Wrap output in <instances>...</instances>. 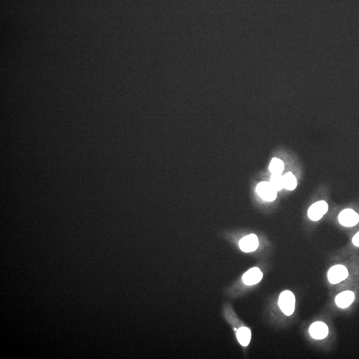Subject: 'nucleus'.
<instances>
[{
  "label": "nucleus",
  "instance_id": "nucleus-1",
  "mask_svg": "<svg viewBox=\"0 0 359 359\" xmlns=\"http://www.w3.org/2000/svg\"><path fill=\"white\" fill-rule=\"evenodd\" d=\"M278 304L281 311L287 316H290L294 313L296 307V297L291 291H283L279 295Z\"/></svg>",
  "mask_w": 359,
  "mask_h": 359
},
{
  "label": "nucleus",
  "instance_id": "nucleus-2",
  "mask_svg": "<svg viewBox=\"0 0 359 359\" xmlns=\"http://www.w3.org/2000/svg\"><path fill=\"white\" fill-rule=\"evenodd\" d=\"M259 196L267 202H273L277 198V191L270 182H262L256 188Z\"/></svg>",
  "mask_w": 359,
  "mask_h": 359
},
{
  "label": "nucleus",
  "instance_id": "nucleus-3",
  "mask_svg": "<svg viewBox=\"0 0 359 359\" xmlns=\"http://www.w3.org/2000/svg\"><path fill=\"white\" fill-rule=\"evenodd\" d=\"M349 276L347 268L343 265H336L329 270L328 277L332 284H337L345 280Z\"/></svg>",
  "mask_w": 359,
  "mask_h": 359
},
{
  "label": "nucleus",
  "instance_id": "nucleus-4",
  "mask_svg": "<svg viewBox=\"0 0 359 359\" xmlns=\"http://www.w3.org/2000/svg\"><path fill=\"white\" fill-rule=\"evenodd\" d=\"M329 206L325 201L321 200L312 205L308 210V217L314 221H319L328 212Z\"/></svg>",
  "mask_w": 359,
  "mask_h": 359
},
{
  "label": "nucleus",
  "instance_id": "nucleus-5",
  "mask_svg": "<svg viewBox=\"0 0 359 359\" xmlns=\"http://www.w3.org/2000/svg\"><path fill=\"white\" fill-rule=\"evenodd\" d=\"M339 221L345 227H353L359 221V215L351 209H345L339 214Z\"/></svg>",
  "mask_w": 359,
  "mask_h": 359
},
{
  "label": "nucleus",
  "instance_id": "nucleus-6",
  "mask_svg": "<svg viewBox=\"0 0 359 359\" xmlns=\"http://www.w3.org/2000/svg\"><path fill=\"white\" fill-rule=\"evenodd\" d=\"M309 331L310 335L314 339L322 340L328 336L330 330H329L328 325L325 323L317 321L310 326Z\"/></svg>",
  "mask_w": 359,
  "mask_h": 359
},
{
  "label": "nucleus",
  "instance_id": "nucleus-7",
  "mask_svg": "<svg viewBox=\"0 0 359 359\" xmlns=\"http://www.w3.org/2000/svg\"><path fill=\"white\" fill-rule=\"evenodd\" d=\"M240 249L244 252H252L257 249L259 246V240L256 235L249 234L244 237L239 242Z\"/></svg>",
  "mask_w": 359,
  "mask_h": 359
},
{
  "label": "nucleus",
  "instance_id": "nucleus-8",
  "mask_svg": "<svg viewBox=\"0 0 359 359\" xmlns=\"http://www.w3.org/2000/svg\"><path fill=\"white\" fill-rule=\"evenodd\" d=\"M263 278V273L260 269L253 268L244 274L242 277L243 282L247 285H254L260 282Z\"/></svg>",
  "mask_w": 359,
  "mask_h": 359
},
{
  "label": "nucleus",
  "instance_id": "nucleus-9",
  "mask_svg": "<svg viewBox=\"0 0 359 359\" xmlns=\"http://www.w3.org/2000/svg\"><path fill=\"white\" fill-rule=\"evenodd\" d=\"M355 298V293L353 291H343L336 296L335 304L341 309H346L353 304Z\"/></svg>",
  "mask_w": 359,
  "mask_h": 359
},
{
  "label": "nucleus",
  "instance_id": "nucleus-10",
  "mask_svg": "<svg viewBox=\"0 0 359 359\" xmlns=\"http://www.w3.org/2000/svg\"><path fill=\"white\" fill-rule=\"evenodd\" d=\"M236 336L239 343L244 347H247L251 341V330L246 327H242L237 331Z\"/></svg>",
  "mask_w": 359,
  "mask_h": 359
},
{
  "label": "nucleus",
  "instance_id": "nucleus-11",
  "mask_svg": "<svg viewBox=\"0 0 359 359\" xmlns=\"http://www.w3.org/2000/svg\"><path fill=\"white\" fill-rule=\"evenodd\" d=\"M269 168L272 174H282L284 170V163L281 160L274 158L271 161Z\"/></svg>",
  "mask_w": 359,
  "mask_h": 359
},
{
  "label": "nucleus",
  "instance_id": "nucleus-12",
  "mask_svg": "<svg viewBox=\"0 0 359 359\" xmlns=\"http://www.w3.org/2000/svg\"><path fill=\"white\" fill-rule=\"evenodd\" d=\"M283 181H284V188L288 191H293L296 189L298 182L292 172H289L285 174L283 176Z\"/></svg>",
  "mask_w": 359,
  "mask_h": 359
},
{
  "label": "nucleus",
  "instance_id": "nucleus-13",
  "mask_svg": "<svg viewBox=\"0 0 359 359\" xmlns=\"http://www.w3.org/2000/svg\"><path fill=\"white\" fill-rule=\"evenodd\" d=\"M270 183L277 191H281L284 188L283 176L280 174H272L270 178Z\"/></svg>",
  "mask_w": 359,
  "mask_h": 359
},
{
  "label": "nucleus",
  "instance_id": "nucleus-14",
  "mask_svg": "<svg viewBox=\"0 0 359 359\" xmlns=\"http://www.w3.org/2000/svg\"><path fill=\"white\" fill-rule=\"evenodd\" d=\"M353 243L357 247H359V232H357L353 238Z\"/></svg>",
  "mask_w": 359,
  "mask_h": 359
}]
</instances>
